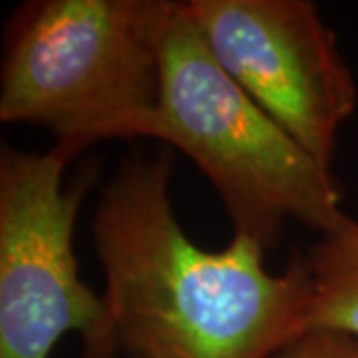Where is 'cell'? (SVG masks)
<instances>
[{
	"instance_id": "obj_1",
	"label": "cell",
	"mask_w": 358,
	"mask_h": 358,
	"mask_svg": "<svg viewBox=\"0 0 358 358\" xmlns=\"http://www.w3.org/2000/svg\"><path fill=\"white\" fill-rule=\"evenodd\" d=\"M171 173V152L124 155L94 207L115 358H273L307 333L303 251L275 275L251 237L195 245L176 217Z\"/></svg>"
},
{
	"instance_id": "obj_3",
	"label": "cell",
	"mask_w": 358,
	"mask_h": 358,
	"mask_svg": "<svg viewBox=\"0 0 358 358\" xmlns=\"http://www.w3.org/2000/svg\"><path fill=\"white\" fill-rule=\"evenodd\" d=\"M148 138L187 155L225 205L233 235L265 251L281 243L289 221L329 235L350 219L333 169L219 66L176 0L162 36V98Z\"/></svg>"
},
{
	"instance_id": "obj_2",
	"label": "cell",
	"mask_w": 358,
	"mask_h": 358,
	"mask_svg": "<svg viewBox=\"0 0 358 358\" xmlns=\"http://www.w3.org/2000/svg\"><path fill=\"white\" fill-rule=\"evenodd\" d=\"M171 0H30L4 26L0 122L50 129L78 154L148 138Z\"/></svg>"
},
{
	"instance_id": "obj_7",
	"label": "cell",
	"mask_w": 358,
	"mask_h": 358,
	"mask_svg": "<svg viewBox=\"0 0 358 358\" xmlns=\"http://www.w3.org/2000/svg\"><path fill=\"white\" fill-rule=\"evenodd\" d=\"M273 358H358V338L336 331H307Z\"/></svg>"
},
{
	"instance_id": "obj_4",
	"label": "cell",
	"mask_w": 358,
	"mask_h": 358,
	"mask_svg": "<svg viewBox=\"0 0 358 358\" xmlns=\"http://www.w3.org/2000/svg\"><path fill=\"white\" fill-rule=\"evenodd\" d=\"M78 155L66 143L48 152L0 150V358H48L78 333L84 358H115L102 294L78 275L74 225L98 166L64 187Z\"/></svg>"
},
{
	"instance_id": "obj_5",
	"label": "cell",
	"mask_w": 358,
	"mask_h": 358,
	"mask_svg": "<svg viewBox=\"0 0 358 358\" xmlns=\"http://www.w3.org/2000/svg\"><path fill=\"white\" fill-rule=\"evenodd\" d=\"M219 66L320 166L358 90L336 36L310 0H185Z\"/></svg>"
},
{
	"instance_id": "obj_6",
	"label": "cell",
	"mask_w": 358,
	"mask_h": 358,
	"mask_svg": "<svg viewBox=\"0 0 358 358\" xmlns=\"http://www.w3.org/2000/svg\"><path fill=\"white\" fill-rule=\"evenodd\" d=\"M310 279L307 331H336L358 338V221L320 235L303 251Z\"/></svg>"
}]
</instances>
